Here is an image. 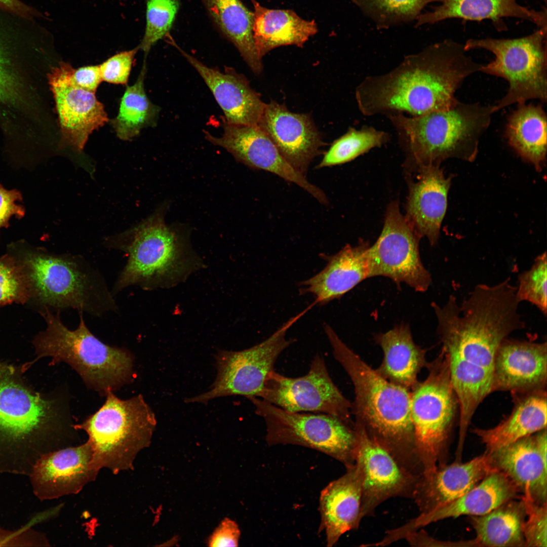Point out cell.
I'll use <instances>...</instances> for the list:
<instances>
[{
  "mask_svg": "<svg viewBox=\"0 0 547 547\" xmlns=\"http://www.w3.org/2000/svg\"><path fill=\"white\" fill-rule=\"evenodd\" d=\"M496 471L486 452L465 462L446 464L429 477L422 476L413 500L420 514L429 512L463 495Z\"/></svg>",
  "mask_w": 547,
  "mask_h": 547,
  "instance_id": "obj_26",
  "label": "cell"
},
{
  "mask_svg": "<svg viewBox=\"0 0 547 547\" xmlns=\"http://www.w3.org/2000/svg\"><path fill=\"white\" fill-rule=\"evenodd\" d=\"M258 398L287 411L330 414L354 425L351 403L336 386L319 354L302 376L288 377L275 370L269 372Z\"/></svg>",
  "mask_w": 547,
  "mask_h": 547,
  "instance_id": "obj_14",
  "label": "cell"
},
{
  "mask_svg": "<svg viewBox=\"0 0 547 547\" xmlns=\"http://www.w3.org/2000/svg\"><path fill=\"white\" fill-rule=\"evenodd\" d=\"M420 238L400 211L398 202L387 207L381 233L368 250L369 278L383 276L425 292L432 278L419 251Z\"/></svg>",
  "mask_w": 547,
  "mask_h": 547,
  "instance_id": "obj_15",
  "label": "cell"
},
{
  "mask_svg": "<svg viewBox=\"0 0 547 547\" xmlns=\"http://www.w3.org/2000/svg\"><path fill=\"white\" fill-rule=\"evenodd\" d=\"M309 310L307 307L291 318L267 339L250 348L219 350L215 356L217 373L213 383L206 392L184 402L207 404L213 399L230 396L258 397L280 355L293 341L286 338L287 331Z\"/></svg>",
  "mask_w": 547,
  "mask_h": 547,
  "instance_id": "obj_13",
  "label": "cell"
},
{
  "mask_svg": "<svg viewBox=\"0 0 547 547\" xmlns=\"http://www.w3.org/2000/svg\"><path fill=\"white\" fill-rule=\"evenodd\" d=\"M240 531L237 523L228 518L224 519L210 536V546H237Z\"/></svg>",
  "mask_w": 547,
  "mask_h": 547,
  "instance_id": "obj_47",
  "label": "cell"
},
{
  "mask_svg": "<svg viewBox=\"0 0 547 547\" xmlns=\"http://www.w3.org/2000/svg\"><path fill=\"white\" fill-rule=\"evenodd\" d=\"M250 1L252 2V3H253L254 2H255L256 1V0H250Z\"/></svg>",
  "mask_w": 547,
  "mask_h": 547,
  "instance_id": "obj_50",
  "label": "cell"
},
{
  "mask_svg": "<svg viewBox=\"0 0 547 547\" xmlns=\"http://www.w3.org/2000/svg\"><path fill=\"white\" fill-rule=\"evenodd\" d=\"M494 105L459 101L450 108L418 116L387 115L399 142L416 166L439 165L456 158L473 161L490 125Z\"/></svg>",
  "mask_w": 547,
  "mask_h": 547,
  "instance_id": "obj_6",
  "label": "cell"
},
{
  "mask_svg": "<svg viewBox=\"0 0 547 547\" xmlns=\"http://www.w3.org/2000/svg\"><path fill=\"white\" fill-rule=\"evenodd\" d=\"M257 126L284 159L306 177L310 164L325 145L307 114L294 113L275 101L265 104Z\"/></svg>",
  "mask_w": 547,
  "mask_h": 547,
  "instance_id": "obj_20",
  "label": "cell"
},
{
  "mask_svg": "<svg viewBox=\"0 0 547 547\" xmlns=\"http://www.w3.org/2000/svg\"><path fill=\"white\" fill-rule=\"evenodd\" d=\"M346 470L344 475L324 488L320 496L319 531H325L328 546L335 545L346 532L357 530L361 523L362 467L356 460Z\"/></svg>",
  "mask_w": 547,
  "mask_h": 547,
  "instance_id": "obj_27",
  "label": "cell"
},
{
  "mask_svg": "<svg viewBox=\"0 0 547 547\" xmlns=\"http://www.w3.org/2000/svg\"><path fill=\"white\" fill-rule=\"evenodd\" d=\"M464 44L446 40L405 56L388 72L366 77L357 87V106L366 116H418L448 109L463 81L480 72Z\"/></svg>",
  "mask_w": 547,
  "mask_h": 547,
  "instance_id": "obj_2",
  "label": "cell"
},
{
  "mask_svg": "<svg viewBox=\"0 0 547 547\" xmlns=\"http://www.w3.org/2000/svg\"><path fill=\"white\" fill-rule=\"evenodd\" d=\"M380 28L416 20L423 9L437 0H351Z\"/></svg>",
  "mask_w": 547,
  "mask_h": 547,
  "instance_id": "obj_38",
  "label": "cell"
},
{
  "mask_svg": "<svg viewBox=\"0 0 547 547\" xmlns=\"http://www.w3.org/2000/svg\"><path fill=\"white\" fill-rule=\"evenodd\" d=\"M0 9L22 17L34 18L37 11L20 0H0Z\"/></svg>",
  "mask_w": 547,
  "mask_h": 547,
  "instance_id": "obj_49",
  "label": "cell"
},
{
  "mask_svg": "<svg viewBox=\"0 0 547 547\" xmlns=\"http://www.w3.org/2000/svg\"><path fill=\"white\" fill-rule=\"evenodd\" d=\"M416 179L410 182L406 220L421 238L431 245L439 239L447 206L451 178L446 177L439 165H418Z\"/></svg>",
  "mask_w": 547,
  "mask_h": 547,
  "instance_id": "obj_24",
  "label": "cell"
},
{
  "mask_svg": "<svg viewBox=\"0 0 547 547\" xmlns=\"http://www.w3.org/2000/svg\"><path fill=\"white\" fill-rule=\"evenodd\" d=\"M21 366L0 361V474L28 476L43 455L71 446L60 401L35 391Z\"/></svg>",
  "mask_w": 547,
  "mask_h": 547,
  "instance_id": "obj_3",
  "label": "cell"
},
{
  "mask_svg": "<svg viewBox=\"0 0 547 547\" xmlns=\"http://www.w3.org/2000/svg\"><path fill=\"white\" fill-rule=\"evenodd\" d=\"M374 337L383 354L375 370L389 382L411 391L419 381L420 371L428 363L426 350L415 343L408 324L398 325Z\"/></svg>",
  "mask_w": 547,
  "mask_h": 547,
  "instance_id": "obj_30",
  "label": "cell"
},
{
  "mask_svg": "<svg viewBox=\"0 0 547 547\" xmlns=\"http://www.w3.org/2000/svg\"><path fill=\"white\" fill-rule=\"evenodd\" d=\"M546 343L505 338L495 358L492 393H523L546 389Z\"/></svg>",
  "mask_w": 547,
  "mask_h": 547,
  "instance_id": "obj_21",
  "label": "cell"
},
{
  "mask_svg": "<svg viewBox=\"0 0 547 547\" xmlns=\"http://www.w3.org/2000/svg\"><path fill=\"white\" fill-rule=\"evenodd\" d=\"M73 68L60 62L50 75L61 134L62 144L76 151L83 149L88 138L109 119L95 93L84 89L73 82Z\"/></svg>",
  "mask_w": 547,
  "mask_h": 547,
  "instance_id": "obj_17",
  "label": "cell"
},
{
  "mask_svg": "<svg viewBox=\"0 0 547 547\" xmlns=\"http://www.w3.org/2000/svg\"><path fill=\"white\" fill-rule=\"evenodd\" d=\"M13 254L28 280L31 298L53 312L72 309L96 317L118 312L114 295L100 272L81 256L17 247Z\"/></svg>",
  "mask_w": 547,
  "mask_h": 547,
  "instance_id": "obj_5",
  "label": "cell"
},
{
  "mask_svg": "<svg viewBox=\"0 0 547 547\" xmlns=\"http://www.w3.org/2000/svg\"><path fill=\"white\" fill-rule=\"evenodd\" d=\"M403 539L414 546H479L475 538L457 541H442L432 537L421 528L407 533Z\"/></svg>",
  "mask_w": 547,
  "mask_h": 547,
  "instance_id": "obj_46",
  "label": "cell"
},
{
  "mask_svg": "<svg viewBox=\"0 0 547 547\" xmlns=\"http://www.w3.org/2000/svg\"><path fill=\"white\" fill-rule=\"evenodd\" d=\"M100 470L87 441L43 455L28 477L34 495L43 501L79 493L96 479Z\"/></svg>",
  "mask_w": 547,
  "mask_h": 547,
  "instance_id": "obj_19",
  "label": "cell"
},
{
  "mask_svg": "<svg viewBox=\"0 0 547 547\" xmlns=\"http://www.w3.org/2000/svg\"><path fill=\"white\" fill-rule=\"evenodd\" d=\"M369 243L363 241L355 246L347 244L337 253L321 256L325 267L299 284L301 294H311L316 305H324L339 299L363 280L369 278Z\"/></svg>",
  "mask_w": 547,
  "mask_h": 547,
  "instance_id": "obj_25",
  "label": "cell"
},
{
  "mask_svg": "<svg viewBox=\"0 0 547 547\" xmlns=\"http://www.w3.org/2000/svg\"><path fill=\"white\" fill-rule=\"evenodd\" d=\"M219 30L237 49L256 74L263 66L253 38L254 13L240 0H202Z\"/></svg>",
  "mask_w": 547,
  "mask_h": 547,
  "instance_id": "obj_34",
  "label": "cell"
},
{
  "mask_svg": "<svg viewBox=\"0 0 547 547\" xmlns=\"http://www.w3.org/2000/svg\"><path fill=\"white\" fill-rule=\"evenodd\" d=\"M514 292L501 284H479L462 302L451 295L444 305L432 303L459 410L458 445L472 418L492 393L494 361L501 342L524 328Z\"/></svg>",
  "mask_w": 547,
  "mask_h": 547,
  "instance_id": "obj_1",
  "label": "cell"
},
{
  "mask_svg": "<svg viewBox=\"0 0 547 547\" xmlns=\"http://www.w3.org/2000/svg\"><path fill=\"white\" fill-rule=\"evenodd\" d=\"M358 451L356 460L362 467V493L359 520L374 515L379 505L396 497L413 499L422 476L413 474L387 450L371 440L354 422Z\"/></svg>",
  "mask_w": 547,
  "mask_h": 547,
  "instance_id": "obj_16",
  "label": "cell"
},
{
  "mask_svg": "<svg viewBox=\"0 0 547 547\" xmlns=\"http://www.w3.org/2000/svg\"><path fill=\"white\" fill-rule=\"evenodd\" d=\"M470 517L479 546H525L526 511L522 497L507 501L486 514Z\"/></svg>",
  "mask_w": 547,
  "mask_h": 547,
  "instance_id": "obj_35",
  "label": "cell"
},
{
  "mask_svg": "<svg viewBox=\"0 0 547 547\" xmlns=\"http://www.w3.org/2000/svg\"><path fill=\"white\" fill-rule=\"evenodd\" d=\"M247 399L264 421L269 445L310 448L337 460L346 468L356 463L358 444L354 425L330 414L291 412L258 397Z\"/></svg>",
  "mask_w": 547,
  "mask_h": 547,
  "instance_id": "obj_12",
  "label": "cell"
},
{
  "mask_svg": "<svg viewBox=\"0 0 547 547\" xmlns=\"http://www.w3.org/2000/svg\"><path fill=\"white\" fill-rule=\"evenodd\" d=\"M542 1H543V2H544L545 3H546V0H542Z\"/></svg>",
  "mask_w": 547,
  "mask_h": 547,
  "instance_id": "obj_51",
  "label": "cell"
},
{
  "mask_svg": "<svg viewBox=\"0 0 547 547\" xmlns=\"http://www.w3.org/2000/svg\"><path fill=\"white\" fill-rule=\"evenodd\" d=\"M334 357L353 384L351 413L368 437L387 450L405 468L418 476L423 469L418 457L411 417V391L393 383L369 366L324 325Z\"/></svg>",
  "mask_w": 547,
  "mask_h": 547,
  "instance_id": "obj_4",
  "label": "cell"
},
{
  "mask_svg": "<svg viewBox=\"0 0 547 547\" xmlns=\"http://www.w3.org/2000/svg\"><path fill=\"white\" fill-rule=\"evenodd\" d=\"M440 4L420 14L417 27L433 24L449 18L498 21L504 17L528 20L539 28H546V10L537 11L520 5L517 0H437Z\"/></svg>",
  "mask_w": 547,
  "mask_h": 547,
  "instance_id": "obj_31",
  "label": "cell"
},
{
  "mask_svg": "<svg viewBox=\"0 0 547 547\" xmlns=\"http://www.w3.org/2000/svg\"><path fill=\"white\" fill-rule=\"evenodd\" d=\"M46 329L32 343L36 358L21 366L24 373L36 361L52 359L50 365L64 362L74 369L90 389L105 395L129 383L134 377V356L127 349L104 343L89 329L79 312L76 328L71 330L62 322L60 312L40 311Z\"/></svg>",
  "mask_w": 547,
  "mask_h": 547,
  "instance_id": "obj_7",
  "label": "cell"
},
{
  "mask_svg": "<svg viewBox=\"0 0 547 547\" xmlns=\"http://www.w3.org/2000/svg\"><path fill=\"white\" fill-rule=\"evenodd\" d=\"M390 139L389 134L372 126L360 129L349 127L332 144L316 168L331 167L350 162L372 148L380 147Z\"/></svg>",
  "mask_w": 547,
  "mask_h": 547,
  "instance_id": "obj_37",
  "label": "cell"
},
{
  "mask_svg": "<svg viewBox=\"0 0 547 547\" xmlns=\"http://www.w3.org/2000/svg\"><path fill=\"white\" fill-rule=\"evenodd\" d=\"M146 25L138 46L146 56L160 40L167 36L180 8V0H145Z\"/></svg>",
  "mask_w": 547,
  "mask_h": 547,
  "instance_id": "obj_39",
  "label": "cell"
},
{
  "mask_svg": "<svg viewBox=\"0 0 547 547\" xmlns=\"http://www.w3.org/2000/svg\"><path fill=\"white\" fill-rule=\"evenodd\" d=\"M505 135L522 158L541 170L546 155L547 118L541 104H518L507 118Z\"/></svg>",
  "mask_w": 547,
  "mask_h": 547,
  "instance_id": "obj_33",
  "label": "cell"
},
{
  "mask_svg": "<svg viewBox=\"0 0 547 547\" xmlns=\"http://www.w3.org/2000/svg\"><path fill=\"white\" fill-rule=\"evenodd\" d=\"M522 495L505 474L496 471L454 500L429 512L420 514L394 529V533L397 538L402 539L407 533L441 520L464 515L481 516L507 501L520 498Z\"/></svg>",
  "mask_w": 547,
  "mask_h": 547,
  "instance_id": "obj_23",
  "label": "cell"
},
{
  "mask_svg": "<svg viewBox=\"0 0 547 547\" xmlns=\"http://www.w3.org/2000/svg\"><path fill=\"white\" fill-rule=\"evenodd\" d=\"M252 4L253 38L260 58L282 46L302 47L318 32L314 20L303 19L292 10L270 9L256 1Z\"/></svg>",
  "mask_w": 547,
  "mask_h": 547,
  "instance_id": "obj_32",
  "label": "cell"
},
{
  "mask_svg": "<svg viewBox=\"0 0 547 547\" xmlns=\"http://www.w3.org/2000/svg\"><path fill=\"white\" fill-rule=\"evenodd\" d=\"M105 396L102 406L74 427L87 433L99 468L117 474L133 468L139 452L150 444L157 419L141 395L122 400L110 390Z\"/></svg>",
  "mask_w": 547,
  "mask_h": 547,
  "instance_id": "obj_9",
  "label": "cell"
},
{
  "mask_svg": "<svg viewBox=\"0 0 547 547\" xmlns=\"http://www.w3.org/2000/svg\"><path fill=\"white\" fill-rule=\"evenodd\" d=\"M488 454L496 470L505 474L522 494L540 504L547 502V463L538 451L535 434Z\"/></svg>",
  "mask_w": 547,
  "mask_h": 547,
  "instance_id": "obj_28",
  "label": "cell"
},
{
  "mask_svg": "<svg viewBox=\"0 0 547 547\" xmlns=\"http://www.w3.org/2000/svg\"><path fill=\"white\" fill-rule=\"evenodd\" d=\"M22 199L17 189H7L0 184V230L9 226L12 217L21 219L25 215L24 207L19 203Z\"/></svg>",
  "mask_w": 547,
  "mask_h": 547,
  "instance_id": "obj_45",
  "label": "cell"
},
{
  "mask_svg": "<svg viewBox=\"0 0 547 547\" xmlns=\"http://www.w3.org/2000/svg\"><path fill=\"white\" fill-rule=\"evenodd\" d=\"M31 298L27 277L12 254L0 257V306L12 303L24 304Z\"/></svg>",
  "mask_w": 547,
  "mask_h": 547,
  "instance_id": "obj_40",
  "label": "cell"
},
{
  "mask_svg": "<svg viewBox=\"0 0 547 547\" xmlns=\"http://www.w3.org/2000/svg\"><path fill=\"white\" fill-rule=\"evenodd\" d=\"M139 46L118 53L99 65L102 81L113 84H127Z\"/></svg>",
  "mask_w": 547,
  "mask_h": 547,
  "instance_id": "obj_43",
  "label": "cell"
},
{
  "mask_svg": "<svg viewBox=\"0 0 547 547\" xmlns=\"http://www.w3.org/2000/svg\"><path fill=\"white\" fill-rule=\"evenodd\" d=\"M222 127L223 133L220 136L204 131L205 138L214 145L224 148L238 162L251 168L277 175L301 187L321 204H328L323 191L295 170L257 126L234 125L222 119Z\"/></svg>",
  "mask_w": 547,
  "mask_h": 547,
  "instance_id": "obj_18",
  "label": "cell"
},
{
  "mask_svg": "<svg viewBox=\"0 0 547 547\" xmlns=\"http://www.w3.org/2000/svg\"><path fill=\"white\" fill-rule=\"evenodd\" d=\"M106 243L128 254L111 290L114 295L132 286L149 290L173 286L202 265L183 237L166 224L162 211Z\"/></svg>",
  "mask_w": 547,
  "mask_h": 547,
  "instance_id": "obj_8",
  "label": "cell"
},
{
  "mask_svg": "<svg viewBox=\"0 0 547 547\" xmlns=\"http://www.w3.org/2000/svg\"><path fill=\"white\" fill-rule=\"evenodd\" d=\"M146 70L144 60L137 81L127 86L118 115L111 121L117 136L122 140L132 139L143 129L155 126L158 119L160 108L150 101L144 89Z\"/></svg>",
  "mask_w": 547,
  "mask_h": 547,
  "instance_id": "obj_36",
  "label": "cell"
},
{
  "mask_svg": "<svg viewBox=\"0 0 547 547\" xmlns=\"http://www.w3.org/2000/svg\"><path fill=\"white\" fill-rule=\"evenodd\" d=\"M512 395L514 406L506 418L492 428L473 429L485 445L486 453L546 428V389Z\"/></svg>",
  "mask_w": 547,
  "mask_h": 547,
  "instance_id": "obj_29",
  "label": "cell"
},
{
  "mask_svg": "<svg viewBox=\"0 0 547 547\" xmlns=\"http://www.w3.org/2000/svg\"><path fill=\"white\" fill-rule=\"evenodd\" d=\"M546 28L511 39H470L464 44L466 51L484 49L494 59L482 65L480 72L504 79L509 84L506 93L494 105L495 113L514 104L547 99Z\"/></svg>",
  "mask_w": 547,
  "mask_h": 547,
  "instance_id": "obj_11",
  "label": "cell"
},
{
  "mask_svg": "<svg viewBox=\"0 0 547 547\" xmlns=\"http://www.w3.org/2000/svg\"><path fill=\"white\" fill-rule=\"evenodd\" d=\"M426 368V378L411 390L410 410L416 452L428 477L447 464L458 402L442 349Z\"/></svg>",
  "mask_w": 547,
  "mask_h": 547,
  "instance_id": "obj_10",
  "label": "cell"
},
{
  "mask_svg": "<svg viewBox=\"0 0 547 547\" xmlns=\"http://www.w3.org/2000/svg\"><path fill=\"white\" fill-rule=\"evenodd\" d=\"M546 252L538 256L531 268L519 275L516 296L520 302L527 301L535 305L545 316L546 314Z\"/></svg>",
  "mask_w": 547,
  "mask_h": 547,
  "instance_id": "obj_41",
  "label": "cell"
},
{
  "mask_svg": "<svg viewBox=\"0 0 547 547\" xmlns=\"http://www.w3.org/2000/svg\"><path fill=\"white\" fill-rule=\"evenodd\" d=\"M45 536L26 525L16 530H9L0 526V546H42Z\"/></svg>",
  "mask_w": 547,
  "mask_h": 547,
  "instance_id": "obj_44",
  "label": "cell"
},
{
  "mask_svg": "<svg viewBox=\"0 0 547 547\" xmlns=\"http://www.w3.org/2000/svg\"><path fill=\"white\" fill-rule=\"evenodd\" d=\"M188 62L209 87L224 113L226 122L241 125L257 126L265 107L259 94L251 88L247 79L232 68L224 72L210 67L179 47L173 42Z\"/></svg>",
  "mask_w": 547,
  "mask_h": 547,
  "instance_id": "obj_22",
  "label": "cell"
},
{
  "mask_svg": "<svg viewBox=\"0 0 547 547\" xmlns=\"http://www.w3.org/2000/svg\"><path fill=\"white\" fill-rule=\"evenodd\" d=\"M526 517L523 525L525 546H547V503L540 504L522 494Z\"/></svg>",
  "mask_w": 547,
  "mask_h": 547,
  "instance_id": "obj_42",
  "label": "cell"
},
{
  "mask_svg": "<svg viewBox=\"0 0 547 547\" xmlns=\"http://www.w3.org/2000/svg\"><path fill=\"white\" fill-rule=\"evenodd\" d=\"M72 78L76 85L94 93H96L97 89L102 81L99 65L73 68Z\"/></svg>",
  "mask_w": 547,
  "mask_h": 547,
  "instance_id": "obj_48",
  "label": "cell"
}]
</instances>
